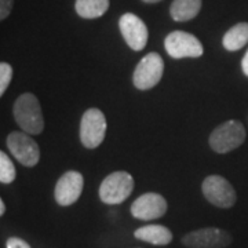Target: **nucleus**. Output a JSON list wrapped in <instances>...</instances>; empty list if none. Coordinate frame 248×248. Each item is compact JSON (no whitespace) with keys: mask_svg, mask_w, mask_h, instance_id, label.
<instances>
[{"mask_svg":"<svg viewBox=\"0 0 248 248\" xmlns=\"http://www.w3.org/2000/svg\"><path fill=\"white\" fill-rule=\"evenodd\" d=\"M14 119L17 124L28 134H40L45 128V119L39 99L32 93L21 94L14 102Z\"/></svg>","mask_w":248,"mask_h":248,"instance_id":"f257e3e1","label":"nucleus"},{"mask_svg":"<svg viewBox=\"0 0 248 248\" xmlns=\"http://www.w3.org/2000/svg\"><path fill=\"white\" fill-rule=\"evenodd\" d=\"M246 141V128L239 120H229L214 128L210 135V146L217 153H228L237 149Z\"/></svg>","mask_w":248,"mask_h":248,"instance_id":"f03ea898","label":"nucleus"},{"mask_svg":"<svg viewBox=\"0 0 248 248\" xmlns=\"http://www.w3.org/2000/svg\"><path fill=\"white\" fill-rule=\"evenodd\" d=\"M134 189V178L125 171H115L109 174L99 186V199L105 204H122Z\"/></svg>","mask_w":248,"mask_h":248,"instance_id":"7ed1b4c3","label":"nucleus"},{"mask_svg":"<svg viewBox=\"0 0 248 248\" xmlns=\"http://www.w3.org/2000/svg\"><path fill=\"white\" fill-rule=\"evenodd\" d=\"M107 134V119L105 115L97 109H87L80 122V141L87 149L98 148Z\"/></svg>","mask_w":248,"mask_h":248,"instance_id":"20e7f679","label":"nucleus"},{"mask_svg":"<svg viewBox=\"0 0 248 248\" xmlns=\"http://www.w3.org/2000/svg\"><path fill=\"white\" fill-rule=\"evenodd\" d=\"M166 51L174 60L197 58L203 55V45L195 35L184 31H174L164 40Z\"/></svg>","mask_w":248,"mask_h":248,"instance_id":"39448f33","label":"nucleus"},{"mask_svg":"<svg viewBox=\"0 0 248 248\" xmlns=\"http://www.w3.org/2000/svg\"><path fill=\"white\" fill-rule=\"evenodd\" d=\"M164 71V61L157 53H149L142 58L134 71V86L138 90L153 89L161 78Z\"/></svg>","mask_w":248,"mask_h":248,"instance_id":"423d86ee","label":"nucleus"},{"mask_svg":"<svg viewBox=\"0 0 248 248\" xmlns=\"http://www.w3.org/2000/svg\"><path fill=\"white\" fill-rule=\"evenodd\" d=\"M204 197L218 208H231L234 205L237 196L228 179L221 175H210L202 185Z\"/></svg>","mask_w":248,"mask_h":248,"instance_id":"0eeeda50","label":"nucleus"},{"mask_svg":"<svg viewBox=\"0 0 248 248\" xmlns=\"http://www.w3.org/2000/svg\"><path fill=\"white\" fill-rule=\"evenodd\" d=\"M229 232L219 228H202L189 232L182 237V244L187 248H226L231 246Z\"/></svg>","mask_w":248,"mask_h":248,"instance_id":"6e6552de","label":"nucleus"},{"mask_svg":"<svg viewBox=\"0 0 248 248\" xmlns=\"http://www.w3.org/2000/svg\"><path fill=\"white\" fill-rule=\"evenodd\" d=\"M7 148L11 155L25 167H33L39 163L40 149L28 133L14 131L7 137Z\"/></svg>","mask_w":248,"mask_h":248,"instance_id":"1a4fd4ad","label":"nucleus"},{"mask_svg":"<svg viewBox=\"0 0 248 248\" xmlns=\"http://www.w3.org/2000/svg\"><path fill=\"white\" fill-rule=\"evenodd\" d=\"M119 28L125 43L134 51H141L148 43V28L138 16L125 13L119 19Z\"/></svg>","mask_w":248,"mask_h":248,"instance_id":"9d476101","label":"nucleus"},{"mask_svg":"<svg viewBox=\"0 0 248 248\" xmlns=\"http://www.w3.org/2000/svg\"><path fill=\"white\" fill-rule=\"evenodd\" d=\"M83 187H84V178L79 171H73V170L66 171L58 179L55 189H54L55 202L62 207L72 205L79 200L80 195L83 192Z\"/></svg>","mask_w":248,"mask_h":248,"instance_id":"9b49d317","label":"nucleus"},{"mask_svg":"<svg viewBox=\"0 0 248 248\" xmlns=\"http://www.w3.org/2000/svg\"><path fill=\"white\" fill-rule=\"evenodd\" d=\"M131 215L141 221H153L167 213V202L159 193L149 192L140 196L131 204Z\"/></svg>","mask_w":248,"mask_h":248,"instance_id":"f8f14e48","label":"nucleus"},{"mask_svg":"<svg viewBox=\"0 0 248 248\" xmlns=\"http://www.w3.org/2000/svg\"><path fill=\"white\" fill-rule=\"evenodd\" d=\"M135 239L153 246H167L172 241V233L163 225H146L134 232Z\"/></svg>","mask_w":248,"mask_h":248,"instance_id":"ddd939ff","label":"nucleus"},{"mask_svg":"<svg viewBox=\"0 0 248 248\" xmlns=\"http://www.w3.org/2000/svg\"><path fill=\"white\" fill-rule=\"evenodd\" d=\"M202 3L203 0H174L170 7V14L177 22L190 21L200 13Z\"/></svg>","mask_w":248,"mask_h":248,"instance_id":"4468645a","label":"nucleus"},{"mask_svg":"<svg viewBox=\"0 0 248 248\" xmlns=\"http://www.w3.org/2000/svg\"><path fill=\"white\" fill-rule=\"evenodd\" d=\"M248 43V22H239L232 27L222 39V45L228 51H239Z\"/></svg>","mask_w":248,"mask_h":248,"instance_id":"2eb2a0df","label":"nucleus"},{"mask_svg":"<svg viewBox=\"0 0 248 248\" xmlns=\"http://www.w3.org/2000/svg\"><path fill=\"white\" fill-rule=\"evenodd\" d=\"M109 9V0H76L75 10L78 16L86 19L102 17Z\"/></svg>","mask_w":248,"mask_h":248,"instance_id":"dca6fc26","label":"nucleus"},{"mask_svg":"<svg viewBox=\"0 0 248 248\" xmlns=\"http://www.w3.org/2000/svg\"><path fill=\"white\" fill-rule=\"evenodd\" d=\"M17 177V171L13 161L6 155V152H0V182L4 185L11 184Z\"/></svg>","mask_w":248,"mask_h":248,"instance_id":"f3484780","label":"nucleus"},{"mask_svg":"<svg viewBox=\"0 0 248 248\" xmlns=\"http://www.w3.org/2000/svg\"><path fill=\"white\" fill-rule=\"evenodd\" d=\"M11 79H13L11 65L7 62H1L0 63V95H3L6 93Z\"/></svg>","mask_w":248,"mask_h":248,"instance_id":"a211bd4d","label":"nucleus"},{"mask_svg":"<svg viewBox=\"0 0 248 248\" xmlns=\"http://www.w3.org/2000/svg\"><path fill=\"white\" fill-rule=\"evenodd\" d=\"M14 6V0H0V19L4 21L9 17Z\"/></svg>","mask_w":248,"mask_h":248,"instance_id":"6ab92c4d","label":"nucleus"},{"mask_svg":"<svg viewBox=\"0 0 248 248\" xmlns=\"http://www.w3.org/2000/svg\"><path fill=\"white\" fill-rule=\"evenodd\" d=\"M6 248H31L25 240L19 239V237H10L6 241Z\"/></svg>","mask_w":248,"mask_h":248,"instance_id":"aec40b11","label":"nucleus"},{"mask_svg":"<svg viewBox=\"0 0 248 248\" xmlns=\"http://www.w3.org/2000/svg\"><path fill=\"white\" fill-rule=\"evenodd\" d=\"M241 69H243V72H244V75L248 76V50H247V53H246V55L243 57V61H241Z\"/></svg>","mask_w":248,"mask_h":248,"instance_id":"412c9836","label":"nucleus"},{"mask_svg":"<svg viewBox=\"0 0 248 248\" xmlns=\"http://www.w3.org/2000/svg\"><path fill=\"white\" fill-rule=\"evenodd\" d=\"M6 213V204L3 200H0V215H4Z\"/></svg>","mask_w":248,"mask_h":248,"instance_id":"4be33fe9","label":"nucleus"},{"mask_svg":"<svg viewBox=\"0 0 248 248\" xmlns=\"http://www.w3.org/2000/svg\"><path fill=\"white\" fill-rule=\"evenodd\" d=\"M143 3H148V4H153V3H159L161 0H142Z\"/></svg>","mask_w":248,"mask_h":248,"instance_id":"5701e85b","label":"nucleus"}]
</instances>
